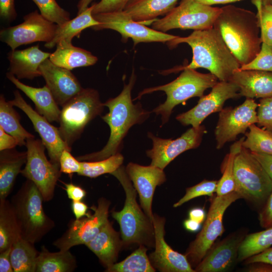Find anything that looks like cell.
Instances as JSON below:
<instances>
[{
    "label": "cell",
    "instance_id": "obj_18",
    "mask_svg": "<svg viewBox=\"0 0 272 272\" xmlns=\"http://www.w3.org/2000/svg\"><path fill=\"white\" fill-rule=\"evenodd\" d=\"M165 223L164 218L154 214L155 249L149 256L152 264L161 272H195L185 255L173 250L165 241Z\"/></svg>",
    "mask_w": 272,
    "mask_h": 272
},
{
    "label": "cell",
    "instance_id": "obj_43",
    "mask_svg": "<svg viewBox=\"0 0 272 272\" xmlns=\"http://www.w3.org/2000/svg\"><path fill=\"white\" fill-rule=\"evenodd\" d=\"M241 70H257L272 72V48L262 42L258 54L250 62L241 65Z\"/></svg>",
    "mask_w": 272,
    "mask_h": 272
},
{
    "label": "cell",
    "instance_id": "obj_41",
    "mask_svg": "<svg viewBox=\"0 0 272 272\" xmlns=\"http://www.w3.org/2000/svg\"><path fill=\"white\" fill-rule=\"evenodd\" d=\"M38 8L41 15L58 25L70 20V14L62 8L55 0H32Z\"/></svg>",
    "mask_w": 272,
    "mask_h": 272
},
{
    "label": "cell",
    "instance_id": "obj_60",
    "mask_svg": "<svg viewBox=\"0 0 272 272\" xmlns=\"http://www.w3.org/2000/svg\"><path fill=\"white\" fill-rule=\"evenodd\" d=\"M261 1L264 4L272 5V0H261Z\"/></svg>",
    "mask_w": 272,
    "mask_h": 272
},
{
    "label": "cell",
    "instance_id": "obj_46",
    "mask_svg": "<svg viewBox=\"0 0 272 272\" xmlns=\"http://www.w3.org/2000/svg\"><path fill=\"white\" fill-rule=\"evenodd\" d=\"M130 1L101 0L92 5V15L123 11Z\"/></svg>",
    "mask_w": 272,
    "mask_h": 272
},
{
    "label": "cell",
    "instance_id": "obj_3",
    "mask_svg": "<svg viewBox=\"0 0 272 272\" xmlns=\"http://www.w3.org/2000/svg\"><path fill=\"white\" fill-rule=\"evenodd\" d=\"M221 9L214 27L240 65L246 64L256 56L262 43L256 14L233 5Z\"/></svg>",
    "mask_w": 272,
    "mask_h": 272
},
{
    "label": "cell",
    "instance_id": "obj_58",
    "mask_svg": "<svg viewBox=\"0 0 272 272\" xmlns=\"http://www.w3.org/2000/svg\"><path fill=\"white\" fill-rule=\"evenodd\" d=\"M201 4L208 6L217 4H226L238 2L241 0H195Z\"/></svg>",
    "mask_w": 272,
    "mask_h": 272
},
{
    "label": "cell",
    "instance_id": "obj_9",
    "mask_svg": "<svg viewBox=\"0 0 272 272\" xmlns=\"http://www.w3.org/2000/svg\"><path fill=\"white\" fill-rule=\"evenodd\" d=\"M241 198L236 191L212 198L201 231L189 245L185 255L192 266L195 267L206 255L217 238L224 231L223 219L227 209Z\"/></svg>",
    "mask_w": 272,
    "mask_h": 272
},
{
    "label": "cell",
    "instance_id": "obj_24",
    "mask_svg": "<svg viewBox=\"0 0 272 272\" xmlns=\"http://www.w3.org/2000/svg\"><path fill=\"white\" fill-rule=\"evenodd\" d=\"M50 54L42 51L38 44L22 50H11L8 53L9 72L19 80H33L41 76L39 66Z\"/></svg>",
    "mask_w": 272,
    "mask_h": 272
},
{
    "label": "cell",
    "instance_id": "obj_49",
    "mask_svg": "<svg viewBox=\"0 0 272 272\" xmlns=\"http://www.w3.org/2000/svg\"><path fill=\"white\" fill-rule=\"evenodd\" d=\"M64 190L68 198L72 200H82L87 193L84 188L72 183H64Z\"/></svg>",
    "mask_w": 272,
    "mask_h": 272
},
{
    "label": "cell",
    "instance_id": "obj_36",
    "mask_svg": "<svg viewBox=\"0 0 272 272\" xmlns=\"http://www.w3.org/2000/svg\"><path fill=\"white\" fill-rule=\"evenodd\" d=\"M271 245L272 227L260 232L246 234L239 247L237 261H243Z\"/></svg>",
    "mask_w": 272,
    "mask_h": 272
},
{
    "label": "cell",
    "instance_id": "obj_19",
    "mask_svg": "<svg viewBox=\"0 0 272 272\" xmlns=\"http://www.w3.org/2000/svg\"><path fill=\"white\" fill-rule=\"evenodd\" d=\"M14 94V98L9 101L14 106L21 109L27 115L46 148L50 161L53 163L59 164L62 152L65 149L71 151V149L62 139L58 128L51 125L45 117L34 110L25 101L19 91L15 90Z\"/></svg>",
    "mask_w": 272,
    "mask_h": 272
},
{
    "label": "cell",
    "instance_id": "obj_45",
    "mask_svg": "<svg viewBox=\"0 0 272 272\" xmlns=\"http://www.w3.org/2000/svg\"><path fill=\"white\" fill-rule=\"evenodd\" d=\"M60 170L61 173L72 176L73 174H78L82 169V162L75 158L71 151L65 149L59 159Z\"/></svg>",
    "mask_w": 272,
    "mask_h": 272
},
{
    "label": "cell",
    "instance_id": "obj_23",
    "mask_svg": "<svg viewBox=\"0 0 272 272\" xmlns=\"http://www.w3.org/2000/svg\"><path fill=\"white\" fill-rule=\"evenodd\" d=\"M229 81L239 89L240 96L246 98L272 97V72L257 70L235 71Z\"/></svg>",
    "mask_w": 272,
    "mask_h": 272
},
{
    "label": "cell",
    "instance_id": "obj_44",
    "mask_svg": "<svg viewBox=\"0 0 272 272\" xmlns=\"http://www.w3.org/2000/svg\"><path fill=\"white\" fill-rule=\"evenodd\" d=\"M257 109V124L272 133V97L261 99Z\"/></svg>",
    "mask_w": 272,
    "mask_h": 272
},
{
    "label": "cell",
    "instance_id": "obj_55",
    "mask_svg": "<svg viewBox=\"0 0 272 272\" xmlns=\"http://www.w3.org/2000/svg\"><path fill=\"white\" fill-rule=\"evenodd\" d=\"M246 271L249 272H272V264L264 262H256L248 264Z\"/></svg>",
    "mask_w": 272,
    "mask_h": 272
},
{
    "label": "cell",
    "instance_id": "obj_4",
    "mask_svg": "<svg viewBox=\"0 0 272 272\" xmlns=\"http://www.w3.org/2000/svg\"><path fill=\"white\" fill-rule=\"evenodd\" d=\"M111 175L123 187L125 200L120 211H112V217L119 224L123 246L136 244L155 247L153 221L142 210L137 201V191L122 165Z\"/></svg>",
    "mask_w": 272,
    "mask_h": 272
},
{
    "label": "cell",
    "instance_id": "obj_37",
    "mask_svg": "<svg viewBox=\"0 0 272 272\" xmlns=\"http://www.w3.org/2000/svg\"><path fill=\"white\" fill-rule=\"evenodd\" d=\"M244 139L245 137H242L236 141L230 148L225 158L224 167L222 169L223 175L218 182L216 191L217 195H226L235 191L234 161L236 156L242 148V142Z\"/></svg>",
    "mask_w": 272,
    "mask_h": 272
},
{
    "label": "cell",
    "instance_id": "obj_27",
    "mask_svg": "<svg viewBox=\"0 0 272 272\" xmlns=\"http://www.w3.org/2000/svg\"><path fill=\"white\" fill-rule=\"evenodd\" d=\"M56 46L49 59L55 65L67 70L93 65L98 61L97 57L87 50L74 46L72 41L61 40Z\"/></svg>",
    "mask_w": 272,
    "mask_h": 272
},
{
    "label": "cell",
    "instance_id": "obj_2",
    "mask_svg": "<svg viewBox=\"0 0 272 272\" xmlns=\"http://www.w3.org/2000/svg\"><path fill=\"white\" fill-rule=\"evenodd\" d=\"M173 48L185 43L192 49L190 63L183 67L203 68L219 81H229L233 73L241 66L219 32L213 27L193 31L187 37H179L167 42Z\"/></svg>",
    "mask_w": 272,
    "mask_h": 272
},
{
    "label": "cell",
    "instance_id": "obj_21",
    "mask_svg": "<svg viewBox=\"0 0 272 272\" xmlns=\"http://www.w3.org/2000/svg\"><path fill=\"white\" fill-rule=\"evenodd\" d=\"M125 171L139 194L141 207L153 221V196L156 187L166 181L164 170L151 165L142 166L131 162L127 165Z\"/></svg>",
    "mask_w": 272,
    "mask_h": 272
},
{
    "label": "cell",
    "instance_id": "obj_8",
    "mask_svg": "<svg viewBox=\"0 0 272 272\" xmlns=\"http://www.w3.org/2000/svg\"><path fill=\"white\" fill-rule=\"evenodd\" d=\"M105 106L99 92L92 88H83L62 106L58 122L60 137L69 148L79 139L86 126L100 115Z\"/></svg>",
    "mask_w": 272,
    "mask_h": 272
},
{
    "label": "cell",
    "instance_id": "obj_29",
    "mask_svg": "<svg viewBox=\"0 0 272 272\" xmlns=\"http://www.w3.org/2000/svg\"><path fill=\"white\" fill-rule=\"evenodd\" d=\"M178 0H130L123 11L134 21L143 24L154 22L160 16L166 15Z\"/></svg>",
    "mask_w": 272,
    "mask_h": 272
},
{
    "label": "cell",
    "instance_id": "obj_33",
    "mask_svg": "<svg viewBox=\"0 0 272 272\" xmlns=\"http://www.w3.org/2000/svg\"><path fill=\"white\" fill-rule=\"evenodd\" d=\"M34 244L22 237L13 243L11 260L14 272H36L39 252Z\"/></svg>",
    "mask_w": 272,
    "mask_h": 272
},
{
    "label": "cell",
    "instance_id": "obj_56",
    "mask_svg": "<svg viewBox=\"0 0 272 272\" xmlns=\"http://www.w3.org/2000/svg\"><path fill=\"white\" fill-rule=\"evenodd\" d=\"M189 218L201 224L206 218L205 211L199 208L192 209L189 212Z\"/></svg>",
    "mask_w": 272,
    "mask_h": 272
},
{
    "label": "cell",
    "instance_id": "obj_50",
    "mask_svg": "<svg viewBox=\"0 0 272 272\" xmlns=\"http://www.w3.org/2000/svg\"><path fill=\"white\" fill-rule=\"evenodd\" d=\"M18 145L17 140L0 127V151L12 149Z\"/></svg>",
    "mask_w": 272,
    "mask_h": 272
},
{
    "label": "cell",
    "instance_id": "obj_51",
    "mask_svg": "<svg viewBox=\"0 0 272 272\" xmlns=\"http://www.w3.org/2000/svg\"><path fill=\"white\" fill-rule=\"evenodd\" d=\"M251 152V151H250ZM272 179V155L251 152Z\"/></svg>",
    "mask_w": 272,
    "mask_h": 272
},
{
    "label": "cell",
    "instance_id": "obj_25",
    "mask_svg": "<svg viewBox=\"0 0 272 272\" xmlns=\"http://www.w3.org/2000/svg\"><path fill=\"white\" fill-rule=\"evenodd\" d=\"M85 245L97 256L106 268L116 262L120 250L123 246L120 234L114 230L109 220L96 236Z\"/></svg>",
    "mask_w": 272,
    "mask_h": 272
},
{
    "label": "cell",
    "instance_id": "obj_38",
    "mask_svg": "<svg viewBox=\"0 0 272 272\" xmlns=\"http://www.w3.org/2000/svg\"><path fill=\"white\" fill-rule=\"evenodd\" d=\"M242 147L253 152L272 155V133L255 124L249 127Z\"/></svg>",
    "mask_w": 272,
    "mask_h": 272
},
{
    "label": "cell",
    "instance_id": "obj_53",
    "mask_svg": "<svg viewBox=\"0 0 272 272\" xmlns=\"http://www.w3.org/2000/svg\"><path fill=\"white\" fill-rule=\"evenodd\" d=\"M12 247L0 252V271L13 272L11 260Z\"/></svg>",
    "mask_w": 272,
    "mask_h": 272
},
{
    "label": "cell",
    "instance_id": "obj_22",
    "mask_svg": "<svg viewBox=\"0 0 272 272\" xmlns=\"http://www.w3.org/2000/svg\"><path fill=\"white\" fill-rule=\"evenodd\" d=\"M39 71L59 106L62 107L83 89L70 70L55 65L49 58L40 65Z\"/></svg>",
    "mask_w": 272,
    "mask_h": 272
},
{
    "label": "cell",
    "instance_id": "obj_34",
    "mask_svg": "<svg viewBox=\"0 0 272 272\" xmlns=\"http://www.w3.org/2000/svg\"><path fill=\"white\" fill-rule=\"evenodd\" d=\"M13 105L6 101L3 94L0 96V127L17 140L19 146L26 145L28 139L35 138L20 122V116Z\"/></svg>",
    "mask_w": 272,
    "mask_h": 272
},
{
    "label": "cell",
    "instance_id": "obj_39",
    "mask_svg": "<svg viewBox=\"0 0 272 272\" xmlns=\"http://www.w3.org/2000/svg\"><path fill=\"white\" fill-rule=\"evenodd\" d=\"M124 158L120 153L99 161H81L82 169L78 174L89 178H96L101 175L116 170L123 163Z\"/></svg>",
    "mask_w": 272,
    "mask_h": 272
},
{
    "label": "cell",
    "instance_id": "obj_20",
    "mask_svg": "<svg viewBox=\"0 0 272 272\" xmlns=\"http://www.w3.org/2000/svg\"><path fill=\"white\" fill-rule=\"evenodd\" d=\"M246 235L243 231H237L214 244L195 267V272H225L230 270L238 262L239 248Z\"/></svg>",
    "mask_w": 272,
    "mask_h": 272
},
{
    "label": "cell",
    "instance_id": "obj_14",
    "mask_svg": "<svg viewBox=\"0 0 272 272\" xmlns=\"http://www.w3.org/2000/svg\"><path fill=\"white\" fill-rule=\"evenodd\" d=\"M258 106V103L253 99L246 98L240 105L226 107L219 112L215 130L217 149H222L228 142L235 141L251 125L257 123Z\"/></svg>",
    "mask_w": 272,
    "mask_h": 272
},
{
    "label": "cell",
    "instance_id": "obj_48",
    "mask_svg": "<svg viewBox=\"0 0 272 272\" xmlns=\"http://www.w3.org/2000/svg\"><path fill=\"white\" fill-rule=\"evenodd\" d=\"M1 18L6 22L11 23L17 17L15 0H0Z\"/></svg>",
    "mask_w": 272,
    "mask_h": 272
},
{
    "label": "cell",
    "instance_id": "obj_12",
    "mask_svg": "<svg viewBox=\"0 0 272 272\" xmlns=\"http://www.w3.org/2000/svg\"><path fill=\"white\" fill-rule=\"evenodd\" d=\"M99 24L91 27L95 31L112 29L119 32L123 41L128 38L134 46L142 42H167L177 36L150 28L137 22L123 10L93 15Z\"/></svg>",
    "mask_w": 272,
    "mask_h": 272
},
{
    "label": "cell",
    "instance_id": "obj_32",
    "mask_svg": "<svg viewBox=\"0 0 272 272\" xmlns=\"http://www.w3.org/2000/svg\"><path fill=\"white\" fill-rule=\"evenodd\" d=\"M21 237L13 206L7 199L0 200V252L12 246Z\"/></svg>",
    "mask_w": 272,
    "mask_h": 272
},
{
    "label": "cell",
    "instance_id": "obj_26",
    "mask_svg": "<svg viewBox=\"0 0 272 272\" xmlns=\"http://www.w3.org/2000/svg\"><path fill=\"white\" fill-rule=\"evenodd\" d=\"M6 77L33 102L36 111L40 114L50 122H58L61 110L46 85L43 87L35 88L25 85L9 72L7 73Z\"/></svg>",
    "mask_w": 272,
    "mask_h": 272
},
{
    "label": "cell",
    "instance_id": "obj_57",
    "mask_svg": "<svg viewBox=\"0 0 272 272\" xmlns=\"http://www.w3.org/2000/svg\"><path fill=\"white\" fill-rule=\"evenodd\" d=\"M200 224L198 222L193 220L190 218L187 219L184 222V226L185 228L191 232H195L199 230L200 227Z\"/></svg>",
    "mask_w": 272,
    "mask_h": 272
},
{
    "label": "cell",
    "instance_id": "obj_40",
    "mask_svg": "<svg viewBox=\"0 0 272 272\" xmlns=\"http://www.w3.org/2000/svg\"><path fill=\"white\" fill-rule=\"evenodd\" d=\"M256 9L260 37L262 42L272 44V5L262 3L261 0H252Z\"/></svg>",
    "mask_w": 272,
    "mask_h": 272
},
{
    "label": "cell",
    "instance_id": "obj_7",
    "mask_svg": "<svg viewBox=\"0 0 272 272\" xmlns=\"http://www.w3.org/2000/svg\"><path fill=\"white\" fill-rule=\"evenodd\" d=\"M235 191L259 211L271 190L272 179L247 149L242 147L234 161Z\"/></svg>",
    "mask_w": 272,
    "mask_h": 272
},
{
    "label": "cell",
    "instance_id": "obj_6",
    "mask_svg": "<svg viewBox=\"0 0 272 272\" xmlns=\"http://www.w3.org/2000/svg\"><path fill=\"white\" fill-rule=\"evenodd\" d=\"M180 70H183V72L174 81L165 85L146 88L136 98L140 99L144 94L155 91L165 92L167 95L166 101L152 111L161 115L162 125L168 121L175 106L191 98L202 97L207 89L212 88L219 81L210 73L203 74L194 69L183 67L178 69Z\"/></svg>",
    "mask_w": 272,
    "mask_h": 272
},
{
    "label": "cell",
    "instance_id": "obj_16",
    "mask_svg": "<svg viewBox=\"0 0 272 272\" xmlns=\"http://www.w3.org/2000/svg\"><path fill=\"white\" fill-rule=\"evenodd\" d=\"M206 131L204 125L192 127L175 140L163 139L148 132V136L153 142L152 148L146 152L151 159L150 165L164 170L181 153L197 148L200 145Z\"/></svg>",
    "mask_w": 272,
    "mask_h": 272
},
{
    "label": "cell",
    "instance_id": "obj_52",
    "mask_svg": "<svg viewBox=\"0 0 272 272\" xmlns=\"http://www.w3.org/2000/svg\"><path fill=\"white\" fill-rule=\"evenodd\" d=\"M244 262L246 264L256 262H264L272 264V247L248 258Z\"/></svg>",
    "mask_w": 272,
    "mask_h": 272
},
{
    "label": "cell",
    "instance_id": "obj_10",
    "mask_svg": "<svg viewBox=\"0 0 272 272\" xmlns=\"http://www.w3.org/2000/svg\"><path fill=\"white\" fill-rule=\"evenodd\" d=\"M221 8L195 0H181L179 5L161 19L153 22V29L165 33L173 29L201 30L214 27Z\"/></svg>",
    "mask_w": 272,
    "mask_h": 272
},
{
    "label": "cell",
    "instance_id": "obj_17",
    "mask_svg": "<svg viewBox=\"0 0 272 272\" xmlns=\"http://www.w3.org/2000/svg\"><path fill=\"white\" fill-rule=\"evenodd\" d=\"M239 88L231 81H218L210 93L199 98L196 105L178 115L176 119L183 125L198 127L208 116L220 112L229 99L240 97Z\"/></svg>",
    "mask_w": 272,
    "mask_h": 272
},
{
    "label": "cell",
    "instance_id": "obj_54",
    "mask_svg": "<svg viewBox=\"0 0 272 272\" xmlns=\"http://www.w3.org/2000/svg\"><path fill=\"white\" fill-rule=\"evenodd\" d=\"M71 209L75 219L77 220L81 219L90 214L88 212L87 205L82 200H72Z\"/></svg>",
    "mask_w": 272,
    "mask_h": 272
},
{
    "label": "cell",
    "instance_id": "obj_47",
    "mask_svg": "<svg viewBox=\"0 0 272 272\" xmlns=\"http://www.w3.org/2000/svg\"><path fill=\"white\" fill-rule=\"evenodd\" d=\"M258 220L263 228L272 227V190L265 205L259 211Z\"/></svg>",
    "mask_w": 272,
    "mask_h": 272
},
{
    "label": "cell",
    "instance_id": "obj_13",
    "mask_svg": "<svg viewBox=\"0 0 272 272\" xmlns=\"http://www.w3.org/2000/svg\"><path fill=\"white\" fill-rule=\"evenodd\" d=\"M110 201L104 197L100 198L94 211L81 219L71 221L68 228L53 244L60 250L67 251L74 246L86 245L100 232L108 220Z\"/></svg>",
    "mask_w": 272,
    "mask_h": 272
},
{
    "label": "cell",
    "instance_id": "obj_59",
    "mask_svg": "<svg viewBox=\"0 0 272 272\" xmlns=\"http://www.w3.org/2000/svg\"><path fill=\"white\" fill-rule=\"evenodd\" d=\"M93 0H80L77 5L78 14H80L89 7Z\"/></svg>",
    "mask_w": 272,
    "mask_h": 272
},
{
    "label": "cell",
    "instance_id": "obj_11",
    "mask_svg": "<svg viewBox=\"0 0 272 272\" xmlns=\"http://www.w3.org/2000/svg\"><path fill=\"white\" fill-rule=\"evenodd\" d=\"M26 141L27 160L21 173L36 185L44 201H49L54 196L61 175L60 165L48 160L45 154L46 148L41 140L32 138Z\"/></svg>",
    "mask_w": 272,
    "mask_h": 272
},
{
    "label": "cell",
    "instance_id": "obj_1",
    "mask_svg": "<svg viewBox=\"0 0 272 272\" xmlns=\"http://www.w3.org/2000/svg\"><path fill=\"white\" fill-rule=\"evenodd\" d=\"M136 80L134 71L127 84H124L122 92L117 97L110 98L103 103L109 108V112L102 116L109 125L110 134L106 145L100 151L76 158L80 161H95L104 160L119 153L123 140L129 128L134 124H141L148 118L150 112L142 108L140 103H132L131 92Z\"/></svg>",
    "mask_w": 272,
    "mask_h": 272
},
{
    "label": "cell",
    "instance_id": "obj_28",
    "mask_svg": "<svg viewBox=\"0 0 272 272\" xmlns=\"http://www.w3.org/2000/svg\"><path fill=\"white\" fill-rule=\"evenodd\" d=\"M27 160L26 152L14 149L0 153V200L7 199L14 186L17 175Z\"/></svg>",
    "mask_w": 272,
    "mask_h": 272
},
{
    "label": "cell",
    "instance_id": "obj_61",
    "mask_svg": "<svg viewBox=\"0 0 272 272\" xmlns=\"http://www.w3.org/2000/svg\"><path fill=\"white\" fill-rule=\"evenodd\" d=\"M270 46H271V48H272V44Z\"/></svg>",
    "mask_w": 272,
    "mask_h": 272
},
{
    "label": "cell",
    "instance_id": "obj_30",
    "mask_svg": "<svg viewBox=\"0 0 272 272\" xmlns=\"http://www.w3.org/2000/svg\"><path fill=\"white\" fill-rule=\"evenodd\" d=\"M92 10V5L75 18L58 25L54 37L51 41L45 43L44 46L50 49L56 46L61 40L72 41L74 37H78L84 29L98 25L93 16Z\"/></svg>",
    "mask_w": 272,
    "mask_h": 272
},
{
    "label": "cell",
    "instance_id": "obj_15",
    "mask_svg": "<svg viewBox=\"0 0 272 272\" xmlns=\"http://www.w3.org/2000/svg\"><path fill=\"white\" fill-rule=\"evenodd\" d=\"M23 19L22 23L4 28L0 31L1 41L11 50L36 42L47 43L54 37L58 25L45 19L38 11L26 15Z\"/></svg>",
    "mask_w": 272,
    "mask_h": 272
},
{
    "label": "cell",
    "instance_id": "obj_31",
    "mask_svg": "<svg viewBox=\"0 0 272 272\" xmlns=\"http://www.w3.org/2000/svg\"><path fill=\"white\" fill-rule=\"evenodd\" d=\"M76 267V259L70 250L52 252L43 245L37 257L36 272H72Z\"/></svg>",
    "mask_w": 272,
    "mask_h": 272
},
{
    "label": "cell",
    "instance_id": "obj_35",
    "mask_svg": "<svg viewBox=\"0 0 272 272\" xmlns=\"http://www.w3.org/2000/svg\"><path fill=\"white\" fill-rule=\"evenodd\" d=\"M147 247L140 245L139 247L123 260L115 262L106 268L107 272H155L147 255Z\"/></svg>",
    "mask_w": 272,
    "mask_h": 272
},
{
    "label": "cell",
    "instance_id": "obj_42",
    "mask_svg": "<svg viewBox=\"0 0 272 272\" xmlns=\"http://www.w3.org/2000/svg\"><path fill=\"white\" fill-rule=\"evenodd\" d=\"M218 182L217 180H204L194 186L186 188L184 195L174 204L173 207H180L189 200L200 196H213V193L216 191Z\"/></svg>",
    "mask_w": 272,
    "mask_h": 272
},
{
    "label": "cell",
    "instance_id": "obj_5",
    "mask_svg": "<svg viewBox=\"0 0 272 272\" xmlns=\"http://www.w3.org/2000/svg\"><path fill=\"white\" fill-rule=\"evenodd\" d=\"M43 202L40 191L29 179L22 184L11 201L21 237L33 244L39 242L55 227L54 222L44 211Z\"/></svg>",
    "mask_w": 272,
    "mask_h": 272
}]
</instances>
